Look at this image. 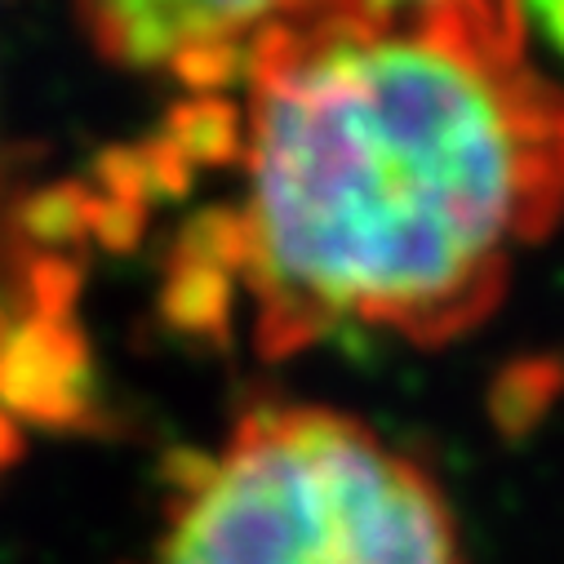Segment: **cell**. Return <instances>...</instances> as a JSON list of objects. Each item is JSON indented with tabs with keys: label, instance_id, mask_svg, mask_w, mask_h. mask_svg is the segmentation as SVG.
Listing matches in <instances>:
<instances>
[{
	"label": "cell",
	"instance_id": "obj_5",
	"mask_svg": "<svg viewBox=\"0 0 564 564\" xmlns=\"http://www.w3.org/2000/svg\"><path fill=\"white\" fill-rule=\"evenodd\" d=\"M516 6H520L524 28H533L542 45L564 58V0H516Z\"/></svg>",
	"mask_w": 564,
	"mask_h": 564
},
{
	"label": "cell",
	"instance_id": "obj_1",
	"mask_svg": "<svg viewBox=\"0 0 564 564\" xmlns=\"http://www.w3.org/2000/svg\"><path fill=\"white\" fill-rule=\"evenodd\" d=\"M196 196L161 240V316L290 360L329 343L441 347L564 218V89L516 0L307 23L187 89L129 165Z\"/></svg>",
	"mask_w": 564,
	"mask_h": 564
},
{
	"label": "cell",
	"instance_id": "obj_4",
	"mask_svg": "<svg viewBox=\"0 0 564 564\" xmlns=\"http://www.w3.org/2000/svg\"><path fill=\"white\" fill-rule=\"evenodd\" d=\"M94 409L89 347L76 325L72 271L54 258L0 253V476L36 432L76 427Z\"/></svg>",
	"mask_w": 564,
	"mask_h": 564
},
{
	"label": "cell",
	"instance_id": "obj_2",
	"mask_svg": "<svg viewBox=\"0 0 564 564\" xmlns=\"http://www.w3.org/2000/svg\"><path fill=\"white\" fill-rule=\"evenodd\" d=\"M152 564H467L409 454L325 404H253L174 463Z\"/></svg>",
	"mask_w": 564,
	"mask_h": 564
},
{
	"label": "cell",
	"instance_id": "obj_3",
	"mask_svg": "<svg viewBox=\"0 0 564 564\" xmlns=\"http://www.w3.org/2000/svg\"><path fill=\"white\" fill-rule=\"evenodd\" d=\"M94 50L187 89L218 80L253 41L307 23H382L458 0H72Z\"/></svg>",
	"mask_w": 564,
	"mask_h": 564
}]
</instances>
